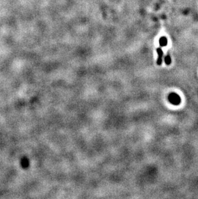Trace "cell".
Masks as SVG:
<instances>
[{
  "label": "cell",
  "instance_id": "obj_1",
  "mask_svg": "<svg viewBox=\"0 0 198 199\" xmlns=\"http://www.w3.org/2000/svg\"><path fill=\"white\" fill-rule=\"evenodd\" d=\"M168 99L169 102L174 105H179L181 103V98L180 96L176 93H171L169 95Z\"/></svg>",
  "mask_w": 198,
  "mask_h": 199
},
{
  "label": "cell",
  "instance_id": "obj_2",
  "mask_svg": "<svg viewBox=\"0 0 198 199\" xmlns=\"http://www.w3.org/2000/svg\"><path fill=\"white\" fill-rule=\"evenodd\" d=\"M156 52L158 54V57L157 59V61L156 63L158 65H161L162 64V61H163V52L161 48V46L160 48H158L156 49Z\"/></svg>",
  "mask_w": 198,
  "mask_h": 199
},
{
  "label": "cell",
  "instance_id": "obj_3",
  "mask_svg": "<svg viewBox=\"0 0 198 199\" xmlns=\"http://www.w3.org/2000/svg\"><path fill=\"white\" fill-rule=\"evenodd\" d=\"M167 43H168V41H167V39L166 37L163 36L160 38L159 43H160V45L161 47H163V46H166L167 45Z\"/></svg>",
  "mask_w": 198,
  "mask_h": 199
},
{
  "label": "cell",
  "instance_id": "obj_4",
  "mask_svg": "<svg viewBox=\"0 0 198 199\" xmlns=\"http://www.w3.org/2000/svg\"><path fill=\"white\" fill-rule=\"evenodd\" d=\"M164 60H165V63L167 65H170L171 63V58L170 56L169 55H167L166 57L164 58Z\"/></svg>",
  "mask_w": 198,
  "mask_h": 199
}]
</instances>
